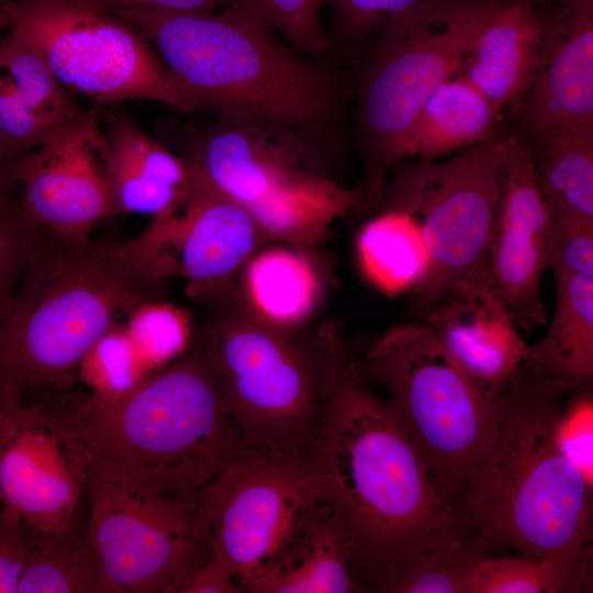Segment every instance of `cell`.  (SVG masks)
Wrapping results in <instances>:
<instances>
[{
  "label": "cell",
  "mask_w": 593,
  "mask_h": 593,
  "mask_svg": "<svg viewBox=\"0 0 593 593\" xmlns=\"http://www.w3.org/2000/svg\"><path fill=\"white\" fill-rule=\"evenodd\" d=\"M7 30L46 61L58 81L96 104L149 100L189 107L149 42L91 0H0Z\"/></svg>",
  "instance_id": "11"
},
{
  "label": "cell",
  "mask_w": 593,
  "mask_h": 593,
  "mask_svg": "<svg viewBox=\"0 0 593 593\" xmlns=\"http://www.w3.org/2000/svg\"><path fill=\"white\" fill-rule=\"evenodd\" d=\"M120 324L149 373L181 356L193 334L188 313L159 300L141 304Z\"/></svg>",
  "instance_id": "32"
},
{
  "label": "cell",
  "mask_w": 593,
  "mask_h": 593,
  "mask_svg": "<svg viewBox=\"0 0 593 593\" xmlns=\"http://www.w3.org/2000/svg\"><path fill=\"white\" fill-rule=\"evenodd\" d=\"M105 183L112 216L122 213L158 217L177 210L190 181L184 157L174 155L132 119L104 113Z\"/></svg>",
  "instance_id": "20"
},
{
  "label": "cell",
  "mask_w": 593,
  "mask_h": 593,
  "mask_svg": "<svg viewBox=\"0 0 593 593\" xmlns=\"http://www.w3.org/2000/svg\"><path fill=\"white\" fill-rule=\"evenodd\" d=\"M16 593H118L79 515L59 532L33 530Z\"/></svg>",
  "instance_id": "26"
},
{
  "label": "cell",
  "mask_w": 593,
  "mask_h": 593,
  "mask_svg": "<svg viewBox=\"0 0 593 593\" xmlns=\"http://www.w3.org/2000/svg\"><path fill=\"white\" fill-rule=\"evenodd\" d=\"M49 406L89 475L135 491L194 502L245 455L214 377L190 347L128 389Z\"/></svg>",
  "instance_id": "2"
},
{
  "label": "cell",
  "mask_w": 593,
  "mask_h": 593,
  "mask_svg": "<svg viewBox=\"0 0 593 593\" xmlns=\"http://www.w3.org/2000/svg\"><path fill=\"white\" fill-rule=\"evenodd\" d=\"M2 404H3V401H2V398L0 396V422H1Z\"/></svg>",
  "instance_id": "43"
},
{
  "label": "cell",
  "mask_w": 593,
  "mask_h": 593,
  "mask_svg": "<svg viewBox=\"0 0 593 593\" xmlns=\"http://www.w3.org/2000/svg\"><path fill=\"white\" fill-rule=\"evenodd\" d=\"M556 306L546 335L530 345L528 366L570 394L593 387V279L555 271Z\"/></svg>",
  "instance_id": "24"
},
{
  "label": "cell",
  "mask_w": 593,
  "mask_h": 593,
  "mask_svg": "<svg viewBox=\"0 0 593 593\" xmlns=\"http://www.w3.org/2000/svg\"><path fill=\"white\" fill-rule=\"evenodd\" d=\"M496 150L500 191L488 270L515 325L530 332L546 323L540 283L551 214L525 139L496 141Z\"/></svg>",
  "instance_id": "16"
},
{
  "label": "cell",
  "mask_w": 593,
  "mask_h": 593,
  "mask_svg": "<svg viewBox=\"0 0 593 593\" xmlns=\"http://www.w3.org/2000/svg\"><path fill=\"white\" fill-rule=\"evenodd\" d=\"M351 363L360 379L387 392L440 494L459 511L467 477L494 429L501 396L483 395L424 322L390 327Z\"/></svg>",
  "instance_id": "9"
},
{
  "label": "cell",
  "mask_w": 593,
  "mask_h": 593,
  "mask_svg": "<svg viewBox=\"0 0 593 593\" xmlns=\"http://www.w3.org/2000/svg\"><path fill=\"white\" fill-rule=\"evenodd\" d=\"M310 141L220 112L194 135L184 158L192 172L245 209L269 240L307 248L363 203V183L340 186L311 158Z\"/></svg>",
  "instance_id": "7"
},
{
  "label": "cell",
  "mask_w": 593,
  "mask_h": 593,
  "mask_svg": "<svg viewBox=\"0 0 593 593\" xmlns=\"http://www.w3.org/2000/svg\"><path fill=\"white\" fill-rule=\"evenodd\" d=\"M495 138L440 163L422 159L400 166L377 206L409 212L428 256L411 307L424 322L468 273L488 265L499 202Z\"/></svg>",
  "instance_id": "12"
},
{
  "label": "cell",
  "mask_w": 593,
  "mask_h": 593,
  "mask_svg": "<svg viewBox=\"0 0 593 593\" xmlns=\"http://www.w3.org/2000/svg\"><path fill=\"white\" fill-rule=\"evenodd\" d=\"M356 247L362 272L387 294L413 290L426 275L427 251L409 212L380 210L360 228Z\"/></svg>",
  "instance_id": "29"
},
{
  "label": "cell",
  "mask_w": 593,
  "mask_h": 593,
  "mask_svg": "<svg viewBox=\"0 0 593 593\" xmlns=\"http://www.w3.org/2000/svg\"><path fill=\"white\" fill-rule=\"evenodd\" d=\"M327 504L312 458L246 454L194 501V532L244 593L292 553Z\"/></svg>",
  "instance_id": "10"
},
{
  "label": "cell",
  "mask_w": 593,
  "mask_h": 593,
  "mask_svg": "<svg viewBox=\"0 0 593 593\" xmlns=\"http://www.w3.org/2000/svg\"><path fill=\"white\" fill-rule=\"evenodd\" d=\"M94 104L45 143L29 150L16 168L21 200L32 219L46 228L89 236L112 216L104 166L108 143Z\"/></svg>",
  "instance_id": "17"
},
{
  "label": "cell",
  "mask_w": 593,
  "mask_h": 593,
  "mask_svg": "<svg viewBox=\"0 0 593 593\" xmlns=\"http://www.w3.org/2000/svg\"><path fill=\"white\" fill-rule=\"evenodd\" d=\"M550 214L547 268L593 279V219Z\"/></svg>",
  "instance_id": "35"
},
{
  "label": "cell",
  "mask_w": 593,
  "mask_h": 593,
  "mask_svg": "<svg viewBox=\"0 0 593 593\" xmlns=\"http://www.w3.org/2000/svg\"><path fill=\"white\" fill-rule=\"evenodd\" d=\"M206 307L189 347L214 377L245 455L312 458L350 359L337 327H276L236 291Z\"/></svg>",
  "instance_id": "6"
},
{
  "label": "cell",
  "mask_w": 593,
  "mask_h": 593,
  "mask_svg": "<svg viewBox=\"0 0 593 593\" xmlns=\"http://www.w3.org/2000/svg\"><path fill=\"white\" fill-rule=\"evenodd\" d=\"M111 12L154 43L190 112L215 108L315 139L354 89L232 4L219 14Z\"/></svg>",
  "instance_id": "5"
},
{
  "label": "cell",
  "mask_w": 593,
  "mask_h": 593,
  "mask_svg": "<svg viewBox=\"0 0 593 593\" xmlns=\"http://www.w3.org/2000/svg\"><path fill=\"white\" fill-rule=\"evenodd\" d=\"M522 121L525 139L561 128H593V0H568L541 16Z\"/></svg>",
  "instance_id": "19"
},
{
  "label": "cell",
  "mask_w": 593,
  "mask_h": 593,
  "mask_svg": "<svg viewBox=\"0 0 593 593\" xmlns=\"http://www.w3.org/2000/svg\"><path fill=\"white\" fill-rule=\"evenodd\" d=\"M180 593H244L230 568L212 558L187 580Z\"/></svg>",
  "instance_id": "39"
},
{
  "label": "cell",
  "mask_w": 593,
  "mask_h": 593,
  "mask_svg": "<svg viewBox=\"0 0 593 593\" xmlns=\"http://www.w3.org/2000/svg\"><path fill=\"white\" fill-rule=\"evenodd\" d=\"M255 593H357L349 547L328 503L292 553Z\"/></svg>",
  "instance_id": "28"
},
{
  "label": "cell",
  "mask_w": 593,
  "mask_h": 593,
  "mask_svg": "<svg viewBox=\"0 0 593 593\" xmlns=\"http://www.w3.org/2000/svg\"><path fill=\"white\" fill-rule=\"evenodd\" d=\"M0 503H1V499H0Z\"/></svg>",
  "instance_id": "44"
},
{
  "label": "cell",
  "mask_w": 593,
  "mask_h": 593,
  "mask_svg": "<svg viewBox=\"0 0 593 593\" xmlns=\"http://www.w3.org/2000/svg\"><path fill=\"white\" fill-rule=\"evenodd\" d=\"M242 269V301L270 325L304 327L320 306L323 279L305 248H268L254 254Z\"/></svg>",
  "instance_id": "23"
},
{
  "label": "cell",
  "mask_w": 593,
  "mask_h": 593,
  "mask_svg": "<svg viewBox=\"0 0 593 593\" xmlns=\"http://www.w3.org/2000/svg\"><path fill=\"white\" fill-rule=\"evenodd\" d=\"M0 396V505L34 532L63 530L85 497L83 460L51 406Z\"/></svg>",
  "instance_id": "14"
},
{
  "label": "cell",
  "mask_w": 593,
  "mask_h": 593,
  "mask_svg": "<svg viewBox=\"0 0 593 593\" xmlns=\"http://www.w3.org/2000/svg\"><path fill=\"white\" fill-rule=\"evenodd\" d=\"M325 0H232V4L271 31L280 32L301 54L322 55L328 45L318 19Z\"/></svg>",
  "instance_id": "34"
},
{
  "label": "cell",
  "mask_w": 593,
  "mask_h": 593,
  "mask_svg": "<svg viewBox=\"0 0 593 593\" xmlns=\"http://www.w3.org/2000/svg\"><path fill=\"white\" fill-rule=\"evenodd\" d=\"M109 11L154 9L175 12H212L232 0H91Z\"/></svg>",
  "instance_id": "40"
},
{
  "label": "cell",
  "mask_w": 593,
  "mask_h": 593,
  "mask_svg": "<svg viewBox=\"0 0 593 593\" xmlns=\"http://www.w3.org/2000/svg\"><path fill=\"white\" fill-rule=\"evenodd\" d=\"M500 114L466 79L452 76L425 100L399 149V160H425L494 138Z\"/></svg>",
  "instance_id": "25"
},
{
  "label": "cell",
  "mask_w": 593,
  "mask_h": 593,
  "mask_svg": "<svg viewBox=\"0 0 593 593\" xmlns=\"http://www.w3.org/2000/svg\"><path fill=\"white\" fill-rule=\"evenodd\" d=\"M27 152L0 130V199L12 197L18 165Z\"/></svg>",
  "instance_id": "41"
},
{
  "label": "cell",
  "mask_w": 593,
  "mask_h": 593,
  "mask_svg": "<svg viewBox=\"0 0 593 593\" xmlns=\"http://www.w3.org/2000/svg\"><path fill=\"white\" fill-rule=\"evenodd\" d=\"M33 544V530L0 505V593H16Z\"/></svg>",
  "instance_id": "37"
},
{
  "label": "cell",
  "mask_w": 593,
  "mask_h": 593,
  "mask_svg": "<svg viewBox=\"0 0 593 593\" xmlns=\"http://www.w3.org/2000/svg\"><path fill=\"white\" fill-rule=\"evenodd\" d=\"M41 230L21 197L0 199V322L13 303Z\"/></svg>",
  "instance_id": "33"
},
{
  "label": "cell",
  "mask_w": 593,
  "mask_h": 593,
  "mask_svg": "<svg viewBox=\"0 0 593 593\" xmlns=\"http://www.w3.org/2000/svg\"><path fill=\"white\" fill-rule=\"evenodd\" d=\"M593 553L535 558L477 557L463 578V593H588L593 590Z\"/></svg>",
  "instance_id": "30"
},
{
  "label": "cell",
  "mask_w": 593,
  "mask_h": 593,
  "mask_svg": "<svg viewBox=\"0 0 593 593\" xmlns=\"http://www.w3.org/2000/svg\"><path fill=\"white\" fill-rule=\"evenodd\" d=\"M556 421V443L563 457L593 486V395L571 393Z\"/></svg>",
  "instance_id": "36"
},
{
  "label": "cell",
  "mask_w": 593,
  "mask_h": 593,
  "mask_svg": "<svg viewBox=\"0 0 593 593\" xmlns=\"http://www.w3.org/2000/svg\"><path fill=\"white\" fill-rule=\"evenodd\" d=\"M484 552L472 541L394 562L371 575L361 593H463V578Z\"/></svg>",
  "instance_id": "31"
},
{
  "label": "cell",
  "mask_w": 593,
  "mask_h": 593,
  "mask_svg": "<svg viewBox=\"0 0 593 593\" xmlns=\"http://www.w3.org/2000/svg\"><path fill=\"white\" fill-rule=\"evenodd\" d=\"M166 278L136 237L72 236L42 226L0 322V395L66 391L96 344Z\"/></svg>",
  "instance_id": "3"
},
{
  "label": "cell",
  "mask_w": 593,
  "mask_h": 593,
  "mask_svg": "<svg viewBox=\"0 0 593 593\" xmlns=\"http://www.w3.org/2000/svg\"><path fill=\"white\" fill-rule=\"evenodd\" d=\"M541 36V15L527 0H500L470 44L457 76L501 115L524 99Z\"/></svg>",
  "instance_id": "21"
},
{
  "label": "cell",
  "mask_w": 593,
  "mask_h": 593,
  "mask_svg": "<svg viewBox=\"0 0 593 593\" xmlns=\"http://www.w3.org/2000/svg\"><path fill=\"white\" fill-rule=\"evenodd\" d=\"M87 526L118 593H180L213 557L194 532V502L87 477Z\"/></svg>",
  "instance_id": "13"
},
{
  "label": "cell",
  "mask_w": 593,
  "mask_h": 593,
  "mask_svg": "<svg viewBox=\"0 0 593 593\" xmlns=\"http://www.w3.org/2000/svg\"><path fill=\"white\" fill-rule=\"evenodd\" d=\"M82 110L43 57L11 32L0 36V130L31 150Z\"/></svg>",
  "instance_id": "22"
},
{
  "label": "cell",
  "mask_w": 593,
  "mask_h": 593,
  "mask_svg": "<svg viewBox=\"0 0 593 593\" xmlns=\"http://www.w3.org/2000/svg\"><path fill=\"white\" fill-rule=\"evenodd\" d=\"M500 0H423L391 18L356 82L354 138L367 168L362 210L377 206L401 143L429 94L457 75Z\"/></svg>",
  "instance_id": "8"
},
{
  "label": "cell",
  "mask_w": 593,
  "mask_h": 593,
  "mask_svg": "<svg viewBox=\"0 0 593 593\" xmlns=\"http://www.w3.org/2000/svg\"><path fill=\"white\" fill-rule=\"evenodd\" d=\"M313 467L343 529L357 592L400 560L470 541L417 444L351 360L333 392Z\"/></svg>",
  "instance_id": "1"
},
{
  "label": "cell",
  "mask_w": 593,
  "mask_h": 593,
  "mask_svg": "<svg viewBox=\"0 0 593 593\" xmlns=\"http://www.w3.org/2000/svg\"><path fill=\"white\" fill-rule=\"evenodd\" d=\"M333 7L343 34L351 37L367 35L391 18L423 0H325Z\"/></svg>",
  "instance_id": "38"
},
{
  "label": "cell",
  "mask_w": 593,
  "mask_h": 593,
  "mask_svg": "<svg viewBox=\"0 0 593 593\" xmlns=\"http://www.w3.org/2000/svg\"><path fill=\"white\" fill-rule=\"evenodd\" d=\"M189 170L181 205L154 217L138 238L164 276L181 277L189 298L206 306L234 290L235 273L269 238L245 209Z\"/></svg>",
  "instance_id": "15"
},
{
  "label": "cell",
  "mask_w": 593,
  "mask_h": 593,
  "mask_svg": "<svg viewBox=\"0 0 593 593\" xmlns=\"http://www.w3.org/2000/svg\"><path fill=\"white\" fill-rule=\"evenodd\" d=\"M7 30V21L0 11V32Z\"/></svg>",
  "instance_id": "42"
},
{
  "label": "cell",
  "mask_w": 593,
  "mask_h": 593,
  "mask_svg": "<svg viewBox=\"0 0 593 593\" xmlns=\"http://www.w3.org/2000/svg\"><path fill=\"white\" fill-rule=\"evenodd\" d=\"M569 392L526 362L501 395L494 429L469 472L459 515L470 541L535 558L593 553V486L559 450Z\"/></svg>",
  "instance_id": "4"
},
{
  "label": "cell",
  "mask_w": 593,
  "mask_h": 593,
  "mask_svg": "<svg viewBox=\"0 0 593 593\" xmlns=\"http://www.w3.org/2000/svg\"><path fill=\"white\" fill-rule=\"evenodd\" d=\"M465 376L497 400L515 381L530 353L490 278L488 265L462 278L426 316Z\"/></svg>",
  "instance_id": "18"
},
{
  "label": "cell",
  "mask_w": 593,
  "mask_h": 593,
  "mask_svg": "<svg viewBox=\"0 0 593 593\" xmlns=\"http://www.w3.org/2000/svg\"><path fill=\"white\" fill-rule=\"evenodd\" d=\"M525 142L550 211L593 219V128L555 130Z\"/></svg>",
  "instance_id": "27"
}]
</instances>
